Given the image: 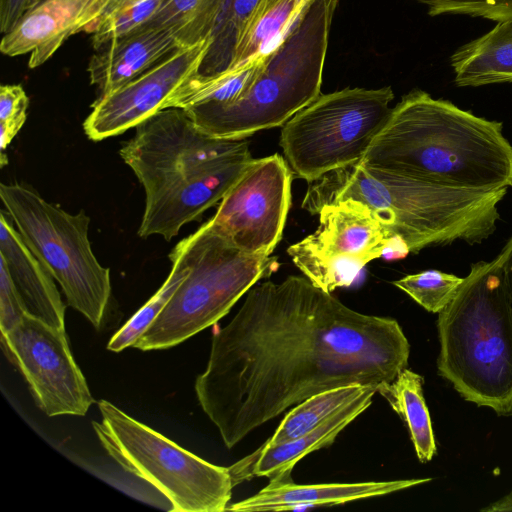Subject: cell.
<instances>
[{
    "mask_svg": "<svg viewBox=\"0 0 512 512\" xmlns=\"http://www.w3.org/2000/svg\"><path fill=\"white\" fill-rule=\"evenodd\" d=\"M98 407L101 421L92 425L106 452L163 494L171 511H226L234 487L228 467L203 460L107 400Z\"/></svg>",
    "mask_w": 512,
    "mask_h": 512,
    "instance_id": "8",
    "label": "cell"
},
{
    "mask_svg": "<svg viewBox=\"0 0 512 512\" xmlns=\"http://www.w3.org/2000/svg\"><path fill=\"white\" fill-rule=\"evenodd\" d=\"M182 47L173 29H146L114 41L92 55L87 71L100 95L133 80Z\"/></svg>",
    "mask_w": 512,
    "mask_h": 512,
    "instance_id": "18",
    "label": "cell"
},
{
    "mask_svg": "<svg viewBox=\"0 0 512 512\" xmlns=\"http://www.w3.org/2000/svg\"><path fill=\"white\" fill-rule=\"evenodd\" d=\"M462 277L436 269H428L393 282L415 302L431 313H440L454 298Z\"/></svg>",
    "mask_w": 512,
    "mask_h": 512,
    "instance_id": "25",
    "label": "cell"
},
{
    "mask_svg": "<svg viewBox=\"0 0 512 512\" xmlns=\"http://www.w3.org/2000/svg\"><path fill=\"white\" fill-rule=\"evenodd\" d=\"M112 0H40L3 34L0 50L13 57L29 54L28 66L49 60L62 44L79 32H92Z\"/></svg>",
    "mask_w": 512,
    "mask_h": 512,
    "instance_id": "15",
    "label": "cell"
},
{
    "mask_svg": "<svg viewBox=\"0 0 512 512\" xmlns=\"http://www.w3.org/2000/svg\"><path fill=\"white\" fill-rule=\"evenodd\" d=\"M208 41L182 46L121 87L99 95L83 123L93 141L124 133L157 112L170 108L176 94L199 73Z\"/></svg>",
    "mask_w": 512,
    "mask_h": 512,
    "instance_id": "14",
    "label": "cell"
},
{
    "mask_svg": "<svg viewBox=\"0 0 512 512\" xmlns=\"http://www.w3.org/2000/svg\"><path fill=\"white\" fill-rule=\"evenodd\" d=\"M40 0H0V31L7 33Z\"/></svg>",
    "mask_w": 512,
    "mask_h": 512,
    "instance_id": "31",
    "label": "cell"
},
{
    "mask_svg": "<svg viewBox=\"0 0 512 512\" xmlns=\"http://www.w3.org/2000/svg\"><path fill=\"white\" fill-rule=\"evenodd\" d=\"M172 263L171 271L158 291L112 336L107 349L121 352L135 344L142 334L162 312L178 286L189 273L183 249L178 244L169 254Z\"/></svg>",
    "mask_w": 512,
    "mask_h": 512,
    "instance_id": "24",
    "label": "cell"
},
{
    "mask_svg": "<svg viewBox=\"0 0 512 512\" xmlns=\"http://www.w3.org/2000/svg\"><path fill=\"white\" fill-rule=\"evenodd\" d=\"M431 478L298 485L293 480L270 481L257 494L227 506L226 511H284L320 505H338L408 489Z\"/></svg>",
    "mask_w": 512,
    "mask_h": 512,
    "instance_id": "17",
    "label": "cell"
},
{
    "mask_svg": "<svg viewBox=\"0 0 512 512\" xmlns=\"http://www.w3.org/2000/svg\"><path fill=\"white\" fill-rule=\"evenodd\" d=\"M120 149L145 192L138 235L166 241L220 202L253 160L248 142L200 130L182 108L141 122Z\"/></svg>",
    "mask_w": 512,
    "mask_h": 512,
    "instance_id": "2",
    "label": "cell"
},
{
    "mask_svg": "<svg viewBox=\"0 0 512 512\" xmlns=\"http://www.w3.org/2000/svg\"><path fill=\"white\" fill-rule=\"evenodd\" d=\"M2 346L18 367L38 407L49 417L84 416L94 399L69 347L65 329L26 312Z\"/></svg>",
    "mask_w": 512,
    "mask_h": 512,
    "instance_id": "12",
    "label": "cell"
},
{
    "mask_svg": "<svg viewBox=\"0 0 512 512\" xmlns=\"http://www.w3.org/2000/svg\"><path fill=\"white\" fill-rule=\"evenodd\" d=\"M393 98L390 87L320 94L281 131L280 145L292 173L311 182L359 162L388 120Z\"/></svg>",
    "mask_w": 512,
    "mask_h": 512,
    "instance_id": "10",
    "label": "cell"
},
{
    "mask_svg": "<svg viewBox=\"0 0 512 512\" xmlns=\"http://www.w3.org/2000/svg\"><path fill=\"white\" fill-rule=\"evenodd\" d=\"M459 87L512 82V17L451 56Z\"/></svg>",
    "mask_w": 512,
    "mask_h": 512,
    "instance_id": "20",
    "label": "cell"
},
{
    "mask_svg": "<svg viewBox=\"0 0 512 512\" xmlns=\"http://www.w3.org/2000/svg\"><path fill=\"white\" fill-rule=\"evenodd\" d=\"M339 0H306L253 81L232 101L184 109L208 135L242 139L285 124L321 93L329 31Z\"/></svg>",
    "mask_w": 512,
    "mask_h": 512,
    "instance_id": "6",
    "label": "cell"
},
{
    "mask_svg": "<svg viewBox=\"0 0 512 512\" xmlns=\"http://www.w3.org/2000/svg\"><path fill=\"white\" fill-rule=\"evenodd\" d=\"M0 198L28 248L61 286L67 304L99 328L112 286L110 269L91 248L89 216L83 210L68 213L19 183H1Z\"/></svg>",
    "mask_w": 512,
    "mask_h": 512,
    "instance_id": "9",
    "label": "cell"
},
{
    "mask_svg": "<svg viewBox=\"0 0 512 512\" xmlns=\"http://www.w3.org/2000/svg\"><path fill=\"white\" fill-rule=\"evenodd\" d=\"M507 191L457 189L357 162L309 182L302 208L314 215L325 205L356 201L418 253L426 247L488 239L497 228L498 204Z\"/></svg>",
    "mask_w": 512,
    "mask_h": 512,
    "instance_id": "4",
    "label": "cell"
},
{
    "mask_svg": "<svg viewBox=\"0 0 512 512\" xmlns=\"http://www.w3.org/2000/svg\"><path fill=\"white\" fill-rule=\"evenodd\" d=\"M0 259L28 313L65 329V305L54 277L28 248L13 220L3 210L0 214Z\"/></svg>",
    "mask_w": 512,
    "mask_h": 512,
    "instance_id": "19",
    "label": "cell"
},
{
    "mask_svg": "<svg viewBox=\"0 0 512 512\" xmlns=\"http://www.w3.org/2000/svg\"><path fill=\"white\" fill-rule=\"evenodd\" d=\"M409 354L395 319L355 311L308 278L291 275L248 290L231 321L213 333L194 388L231 449L316 393L391 383Z\"/></svg>",
    "mask_w": 512,
    "mask_h": 512,
    "instance_id": "1",
    "label": "cell"
},
{
    "mask_svg": "<svg viewBox=\"0 0 512 512\" xmlns=\"http://www.w3.org/2000/svg\"><path fill=\"white\" fill-rule=\"evenodd\" d=\"M375 393L377 388L371 387L305 435L277 445L262 444L252 454L228 467L233 486L260 476L270 481L292 480L291 472L297 462L307 454L331 445L342 430L371 405Z\"/></svg>",
    "mask_w": 512,
    "mask_h": 512,
    "instance_id": "16",
    "label": "cell"
},
{
    "mask_svg": "<svg viewBox=\"0 0 512 512\" xmlns=\"http://www.w3.org/2000/svg\"><path fill=\"white\" fill-rule=\"evenodd\" d=\"M28 312L3 263L0 262V330H11Z\"/></svg>",
    "mask_w": 512,
    "mask_h": 512,
    "instance_id": "30",
    "label": "cell"
},
{
    "mask_svg": "<svg viewBox=\"0 0 512 512\" xmlns=\"http://www.w3.org/2000/svg\"><path fill=\"white\" fill-rule=\"evenodd\" d=\"M161 1L142 0L103 17L91 32L95 50L139 30L156 12Z\"/></svg>",
    "mask_w": 512,
    "mask_h": 512,
    "instance_id": "26",
    "label": "cell"
},
{
    "mask_svg": "<svg viewBox=\"0 0 512 512\" xmlns=\"http://www.w3.org/2000/svg\"><path fill=\"white\" fill-rule=\"evenodd\" d=\"M437 329L438 374L465 401L512 416V304L499 255L471 265Z\"/></svg>",
    "mask_w": 512,
    "mask_h": 512,
    "instance_id": "5",
    "label": "cell"
},
{
    "mask_svg": "<svg viewBox=\"0 0 512 512\" xmlns=\"http://www.w3.org/2000/svg\"><path fill=\"white\" fill-rule=\"evenodd\" d=\"M29 99L25 90L18 84H6L0 87V165L8 163L5 150L27 117Z\"/></svg>",
    "mask_w": 512,
    "mask_h": 512,
    "instance_id": "27",
    "label": "cell"
},
{
    "mask_svg": "<svg viewBox=\"0 0 512 512\" xmlns=\"http://www.w3.org/2000/svg\"><path fill=\"white\" fill-rule=\"evenodd\" d=\"M485 512L512 511V491L489 506L482 508Z\"/></svg>",
    "mask_w": 512,
    "mask_h": 512,
    "instance_id": "33",
    "label": "cell"
},
{
    "mask_svg": "<svg viewBox=\"0 0 512 512\" xmlns=\"http://www.w3.org/2000/svg\"><path fill=\"white\" fill-rule=\"evenodd\" d=\"M179 243L189 273L134 348H171L215 325L252 286L278 267L275 257L240 250L210 219Z\"/></svg>",
    "mask_w": 512,
    "mask_h": 512,
    "instance_id": "7",
    "label": "cell"
},
{
    "mask_svg": "<svg viewBox=\"0 0 512 512\" xmlns=\"http://www.w3.org/2000/svg\"><path fill=\"white\" fill-rule=\"evenodd\" d=\"M318 215V228L287 252L304 276L325 292L350 286L371 260L400 259L411 252L356 201L325 205Z\"/></svg>",
    "mask_w": 512,
    "mask_h": 512,
    "instance_id": "11",
    "label": "cell"
},
{
    "mask_svg": "<svg viewBox=\"0 0 512 512\" xmlns=\"http://www.w3.org/2000/svg\"><path fill=\"white\" fill-rule=\"evenodd\" d=\"M292 175L279 154L253 159L220 201L211 223L240 250L270 256L291 205Z\"/></svg>",
    "mask_w": 512,
    "mask_h": 512,
    "instance_id": "13",
    "label": "cell"
},
{
    "mask_svg": "<svg viewBox=\"0 0 512 512\" xmlns=\"http://www.w3.org/2000/svg\"><path fill=\"white\" fill-rule=\"evenodd\" d=\"M199 1L162 0L156 12L141 28L173 29L177 33L190 20Z\"/></svg>",
    "mask_w": 512,
    "mask_h": 512,
    "instance_id": "29",
    "label": "cell"
},
{
    "mask_svg": "<svg viewBox=\"0 0 512 512\" xmlns=\"http://www.w3.org/2000/svg\"><path fill=\"white\" fill-rule=\"evenodd\" d=\"M361 164L467 190L512 187V145L501 122L413 90L392 108Z\"/></svg>",
    "mask_w": 512,
    "mask_h": 512,
    "instance_id": "3",
    "label": "cell"
},
{
    "mask_svg": "<svg viewBox=\"0 0 512 512\" xmlns=\"http://www.w3.org/2000/svg\"><path fill=\"white\" fill-rule=\"evenodd\" d=\"M423 383L421 375L406 367L391 383L378 387L377 392L406 423L418 460L427 463L437 447Z\"/></svg>",
    "mask_w": 512,
    "mask_h": 512,
    "instance_id": "21",
    "label": "cell"
},
{
    "mask_svg": "<svg viewBox=\"0 0 512 512\" xmlns=\"http://www.w3.org/2000/svg\"><path fill=\"white\" fill-rule=\"evenodd\" d=\"M305 2L262 0L237 47L231 68L223 75L259 63L281 40Z\"/></svg>",
    "mask_w": 512,
    "mask_h": 512,
    "instance_id": "22",
    "label": "cell"
},
{
    "mask_svg": "<svg viewBox=\"0 0 512 512\" xmlns=\"http://www.w3.org/2000/svg\"><path fill=\"white\" fill-rule=\"evenodd\" d=\"M428 7L431 16L465 14L497 22L512 17V0H417Z\"/></svg>",
    "mask_w": 512,
    "mask_h": 512,
    "instance_id": "28",
    "label": "cell"
},
{
    "mask_svg": "<svg viewBox=\"0 0 512 512\" xmlns=\"http://www.w3.org/2000/svg\"><path fill=\"white\" fill-rule=\"evenodd\" d=\"M139 1H142V0H112L105 16L113 11L126 8L128 6H131V5L139 2Z\"/></svg>",
    "mask_w": 512,
    "mask_h": 512,
    "instance_id": "34",
    "label": "cell"
},
{
    "mask_svg": "<svg viewBox=\"0 0 512 512\" xmlns=\"http://www.w3.org/2000/svg\"><path fill=\"white\" fill-rule=\"evenodd\" d=\"M372 385L350 384L316 393L295 405L263 445H277L305 435L366 393Z\"/></svg>",
    "mask_w": 512,
    "mask_h": 512,
    "instance_id": "23",
    "label": "cell"
},
{
    "mask_svg": "<svg viewBox=\"0 0 512 512\" xmlns=\"http://www.w3.org/2000/svg\"><path fill=\"white\" fill-rule=\"evenodd\" d=\"M501 258L507 290L512 304V237L499 253Z\"/></svg>",
    "mask_w": 512,
    "mask_h": 512,
    "instance_id": "32",
    "label": "cell"
}]
</instances>
